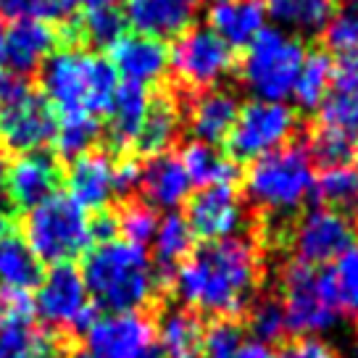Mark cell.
I'll return each instance as SVG.
<instances>
[{"label": "cell", "instance_id": "21", "mask_svg": "<svg viewBox=\"0 0 358 358\" xmlns=\"http://www.w3.org/2000/svg\"><path fill=\"white\" fill-rule=\"evenodd\" d=\"M6 37V64L22 77L45 64L58 43L53 27L34 19H19L11 24Z\"/></svg>", "mask_w": 358, "mask_h": 358}, {"label": "cell", "instance_id": "13", "mask_svg": "<svg viewBox=\"0 0 358 358\" xmlns=\"http://www.w3.org/2000/svg\"><path fill=\"white\" fill-rule=\"evenodd\" d=\"M356 243V229L345 213L335 208H311L292 229V250L306 266L335 264Z\"/></svg>", "mask_w": 358, "mask_h": 358}, {"label": "cell", "instance_id": "12", "mask_svg": "<svg viewBox=\"0 0 358 358\" xmlns=\"http://www.w3.org/2000/svg\"><path fill=\"white\" fill-rule=\"evenodd\" d=\"M74 358H158L156 327L140 313H108L85 332Z\"/></svg>", "mask_w": 358, "mask_h": 358}, {"label": "cell", "instance_id": "33", "mask_svg": "<svg viewBox=\"0 0 358 358\" xmlns=\"http://www.w3.org/2000/svg\"><path fill=\"white\" fill-rule=\"evenodd\" d=\"M316 195L322 198L327 208L345 213L358 211V169L340 164V166H329L316 179Z\"/></svg>", "mask_w": 358, "mask_h": 358}, {"label": "cell", "instance_id": "41", "mask_svg": "<svg viewBox=\"0 0 358 358\" xmlns=\"http://www.w3.org/2000/svg\"><path fill=\"white\" fill-rule=\"evenodd\" d=\"M119 222V232H124V240L132 243V245H148L153 237H156L158 229V216L150 206H129L127 211L122 213Z\"/></svg>", "mask_w": 358, "mask_h": 358}, {"label": "cell", "instance_id": "25", "mask_svg": "<svg viewBox=\"0 0 358 358\" xmlns=\"http://www.w3.org/2000/svg\"><path fill=\"white\" fill-rule=\"evenodd\" d=\"M203 324L187 308L166 311L156 332L158 350L166 358H195L203 348Z\"/></svg>", "mask_w": 358, "mask_h": 358}, {"label": "cell", "instance_id": "20", "mask_svg": "<svg viewBox=\"0 0 358 358\" xmlns=\"http://www.w3.org/2000/svg\"><path fill=\"white\" fill-rule=\"evenodd\" d=\"M266 22L261 0H213L208 8V29L216 32L229 48H243L256 40Z\"/></svg>", "mask_w": 358, "mask_h": 358}, {"label": "cell", "instance_id": "37", "mask_svg": "<svg viewBox=\"0 0 358 358\" xmlns=\"http://www.w3.org/2000/svg\"><path fill=\"white\" fill-rule=\"evenodd\" d=\"M250 332L256 337V343L261 345H271V343H280L282 337L290 332L287 327V313H285V306L277 298H266V301H258L253 308H250Z\"/></svg>", "mask_w": 358, "mask_h": 358}, {"label": "cell", "instance_id": "3", "mask_svg": "<svg viewBox=\"0 0 358 358\" xmlns=\"http://www.w3.org/2000/svg\"><path fill=\"white\" fill-rule=\"evenodd\" d=\"M79 274L87 295L108 313H137L156 290L153 261L127 240H108L92 248Z\"/></svg>", "mask_w": 358, "mask_h": 358}, {"label": "cell", "instance_id": "35", "mask_svg": "<svg viewBox=\"0 0 358 358\" xmlns=\"http://www.w3.org/2000/svg\"><path fill=\"white\" fill-rule=\"evenodd\" d=\"M98 122L87 119V116H69V119H58L53 127V140H56V150L64 158H79L85 156L90 148L98 140Z\"/></svg>", "mask_w": 358, "mask_h": 358}, {"label": "cell", "instance_id": "15", "mask_svg": "<svg viewBox=\"0 0 358 358\" xmlns=\"http://www.w3.org/2000/svg\"><path fill=\"white\" fill-rule=\"evenodd\" d=\"M111 66L124 77V85H156L169 71V48L158 37L124 32L111 45Z\"/></svg>", "mask_w": 358, "mask_h": 358}, {"label": "cell", "instance_id": "40", "mask_svg": "<svg viewBox=\"0 0 358 358\" xmlns=\"http://www.w3.org/2000/svg\"><path fill=\"white\" fill-rule=\"evenodd\" d=\"M356 140L358 137H350L345 132H335V129L319 127L311 140V158H316L319 164H324L327 169L348 164V158L356 153Z\"/></svg>", "mask_w": 358, "mask_h": 358}, {"label": "cell", "instance_id": "30", "mask_svg": "<svg viewBox=\"0 0 358 358\" xmlns=\"http://www.w3.org/2000/svg\"><path fill=\"white\" fill-rule=\"evenodd\" d=\"M337 0H266V8L280 29L319 32L335 11Z\"/></svg>", "mask_w": 358, "mask_h": 358}, {"label": "cell", "instance_id": "49", "mask_svg": "<svg viewBox=\"0 0 358 358\" xmlns=\"http://www.w3.org/2000/svg\"><path fill=\"white\" fill-rule=\"evenodd\" d=\"M345 356H348V358H358V329L353 332V337H350V343H348Z\"/></svg>", "mask_w": 358, "mask_h": 358}, {"label": "cell", "instance_id": "8", "mask_svg": "<svg viewBox=\"0 0 358 358\" xmlns=\"http://www.w3.org/2000/svg\"><path fill=\"white\" fill-rule=\"evenodd\" d=\"M53 127L56 122L43 95L19 77H0V137L6 145L32 153L53 137Z\"/></svg>", "mask_w": 358, "mask_h": 358}, {"label": "cell", "instance_id": "4", "mask_svg": "<svg viewBox=\"0 0 358 358\" xmlns=\"http://www.w3.org/2000/svg\"><path fill=\"white\" fill-rule=\"evenodd\" d=\"M316 190L313 158L303 145H285L253 161L245 174V192L261 211L292 213Z\"/></svg>", "mask_w": 358, "mask_h": 358}, {"label": "cell", "instance_id": "19", "mask_svg": "<svg viewBox=\"0 0 358 358\" xmlns=\"http://www.w3.org/2000/svg\"><path fill=\"white\" fill-rule=\"evenodd\" d=\"M113 164L106 153H85L71 161L66 174L69 198L77 201L85 211H103L108 201L116 195V185H113Z\"/></svg>", "mask_w": 358, "mask_h": 358}, {"label": "cell", "instance_id": "50", "mask_svg": "<svg viewBox=\"0 0 358 358\" xmlns=\"http://www.w3.org/2000/svg\"><path fill=\"white\" fill-rule=\"evenodd\" d=\"M3 69H6V37L0 34V77H3Z\"/></svg>", "mask_w": 358, "mask_h": 358}, {"label": "cell", "instance_id": "17", "mask_svg": "<svg viewBox=\"0 0 358 358\" xmlns=\"http://www.w3.org/2000/svg\"><path fill=\"white\" fill-rule=\"evenodd\" d=\"M201 11V0H127L124 19L148 37H177L187 32Z\"/></svg>", "mask_w": 358, "mask_h": 358}, {"label": "cell", "instance_id": "11", "mask_svg": "<svg viewBox=\"0 0 358 358\" xmlns=\"http://www.w3.org/2000/svg\"><path fill=\"white\" fill-rule=\"evenodd\" d=\"M169 66L187 87H216L232 66V48L208 27H192L169 50Z\"/></svg>", "mask_w": 358, "mask_h": 358}, {"label": "cell", "instance_id": "51", "mask_svg": "<svg viewBox=\"0 0 358 358\" xmlns=\"http://www.w3.org/2000/svg\"><path fill=\"white\" fill-rule=\"evenodd\" d=\"M3 185H6V164H3V158H0V190H3Z\"/></svg>", "mask_w": 358, "mask_h": 358}, {"label": "cell", "instance_id": "22", "mask_svg": "<svg viewBox=\"0 0 358 358\" xmlns=\"http://www.w3.org/2000/svg\"><path fill=\"white\" fill-rule=\"evenodd\" d=\"M40 282V261L27 240L16 235L13 224L0 216V287L27 292Z\"/></svg>", "mask_w": 358, "mask_h": 358}, {"label": "cell", "instance_id": "43", "mask_svg": "<svg viewBox=\"0 0 358 358\" xmlns=\"http://www.w3.org/2000/svg\"><path fill=\"white\" fill-rule=\"evenodd\" d=\"M32 301L22 290H3L0 287V322L8 319H29L32 316Z\"/></svg>", "mask_w": 358, "mask_h": 358}, {"label": "cell", "instance_id": "32", "mask_svg": "<svg viewBox=\"0 0 358 358\" xmlns=\"http://www.w3.org/2000/svg\"><path fill=\"white\" fill-rule=\"evenodd\" d=\"M192 245V229L177 213H169L164 222H158L156 237H153V248H156V264L158 274L166 280L171 271H177L179 261L190 253Z\"/></svg>", "mask_w": 358, "mask_h": 358}, {"label": "cell", "instance_id": "39", "mask_svg": "<svg viewBox=\"0 0 358 358\" xmlns=\"http://www.w3.org/2000/svg\"><path fill=\"white\" fill-rule=\"evenodd\" d=\"M74 0H3V13L19 19H34V22H61L74 16Z\"/></svg>", "mask_w": 358, "mask_h": 358}, {"label": "cell", "instance_id": "42", "mask_svg": "<svg viewBox=\"0 0 358 358\" xmlns=\"http://www.w3.org/2000/svg\"><path fill=\"white\" fill-rule=\"evenodd\" d=\"M243 343V329L232 322H219L203 335V350L208 358H232Z\"/></svg>", "mask_w": 358, "mask_h": 358}, {"label": "cell", "instance_id": "27", "mask_svg": "<svg viewBox=\"0 0 358 358\" xmlns=\"http://www.w3.org/2000/svg\"><path fill=\"white\" fill-rule=\"evenodd\" d=\"M177 132H179L177 103L171 101V98H166V95H161V98L150 101V106H148L145 122L140 127L134 148L150 158L161 156L177 140Z\"/></svg>", "mask_w": 358, "mask_h": 358}, {"label": "cell", "instance_id": "31", "mask_svg": "<svg viewBox=\"0 0 358 358\" xmlns=\"http://www.w3.org/2000/svg\"><path fill=\"white\" fill-rule=\"evenodd\" d=\"M332 77H335V64L327 53L306 56L301 74H298V82L292 87L295 103L306 111H316L327 101L329 90H332Z\"/></svg>", "mask_w": 358, "mask_h": 358}, {"label": "cell", "instance_id": "18", "mask_svg": "<svg viewBox=\"0 0 358 358\" xmlns=\"http://www.w3.org/2000/svg\"><path fill=\"white\" fill-rule=\"evenodd\" d=\"M190 174L182 164V158L171 153L153 156L140 169V190L150 208L174 211L190 198Z\"/></svg>", "mask_w": 358, "mask_h": 358}, {"label": "cell", "instance_id": "24", "mask_svg": "<svg viewBox=\"0 0 358 358\" xmlns=\"http://www.w3.org/2000/svg\"><path fill=\"white\" fill-rule=\"evenodd\" d=\"M150 98L145 95V87L137 85H119L108 106V137L116 148L134 145L140 127L145 122Z\"/></svg>", "mask_w": 358, "mask_h": 358}, {"label": "cell", "instance_id": "47", "mask_svg": "<svg viewBox=\"0 0 358 358\" xmlns=\"http://www.w3.org/2000/svg\"><path fill=\"white\" fill-rule=\"evenodd\" d=\"M232 358H280V356H274L271 350H268V345H261V343H243L240 345V350H237Z\"/></svg>", "mask_w": 358, "mask_h": 358}, {"label": "cell", "instance_id": "16", "mask_svg": "<svg viewBox=\"0 0 358 358\" xmlns=\"http://www.w3.org/2000/svg\"><path fill=\"white\" fill-rule=\"evenodd\" d=\"M61 182V166L50 153L32 150L16 158L6 174V190L16 208H34L56 195Z\"/></svg>", "mask_w": 358, "mask_h": 358}, {"label": "cell", "instance_id": "1", "mask_svg": "<svg viewBox=\"0 0 358 358\" xmlns=\"http://www.w3.org/2000/svg\"><path fill=\"white\" fill-rule=\"evenodd\" d=\"M261 264L256 245L229 237L198 248L174 271L177 295L190 308L211 316H237L253 301Z\"/></svg>", "mask_w": 358, "mask_h": 358}, {"label": "cell", "instance_id": "2", "mask_svg": "<svg viewBox=\"0 0 358 358\" xmlns=\"http://www.w3.org/2000/svg\"><path fill=\"white\" fill-rule=\"evenodd\" d=\"M40 85L48 108H53L58 119H95L108 111L119 87L111 61L79 48H66L48 58L40 71Z\"/></svg>", "mask_w": 358, "mask_h": 358}, {"label": "cell", "instance_id": "14", "mask_svg": "<svg viewBox=\"0 0 358 358\" xmlns=\"http://www.w3.org/2000/svg\"><path fill=\"white\" fill-rule=\"evenodd\" d=\"M192 235L203 240H229L245 224V208L232 187H203L187 201V219Z\"/></svg>", "mask_w": 358, "mask_h": 358}, {"label": "cell", "instance_id": "36", "mask_svg": "<svg viewBox=\"0 0 358 358\" xmlns=\"http://www.w3.org/2000/svg\"><path fill=\"white\" fill-rule=\"evenodd\" d=\"M327 274L332 282L340 311L348 316H358V243L348 248Z\"/></svg>", "mask_w": 358, "mask_h": 358}, {"label": "cell", "instance_id": "9", "mask_svg": "<svg viewBox=\"0 0 358 358\" xmlns=\"http://www.w3.org/2000/svg\"><path fill=\"white\" fill-rule=\"evenodd\" d=\"M298 127L295 111L280 101H250L237 113L227 150L232 161H256L287 145Z\"/></svg>", "mask_w": 358, "mask_h": 358}, {"label": "cell", "instance_id": "38", "mask_svg": "<svg viewBox=\"0 0 358 358\" xmlns=\"http://www.w3.org/2000/svg\"><path fill=\"white\" fill-rule=\"evenodd\" d=\"M322 127L358 137V95L329 90L327 101L322 103Z\"/></svg>", "mask_w": 358, "mask_h": 358}, {"label": "cell", "instance_id": "23", "mask_svg": "<svg viewBox=\"0 0 358 358\" xmlns=\"http://www.w3.org/2000/svg\"><path fill=\"white\" fill-rule=\"evenodd\" d=\"M240 106L237 98L227 90H208L195 98L190 111V129L198 143H222L232 132Z\"/></svg>", "mask_w": 358, "mask_h": 358}, {"label": "cell", "instance_id": "5", "mask_svg": "<svg viewBox=\"0 0 358 358\" xmlns=\"http://www.w3.org/2000/svg\"><path fill=\"white\" fill-rule=\"evenodd\" d=\"M306 45L287 29H261L243 58V85L256 101H285L292 95L306 61Z\"/></svg>", "mask_w": 358, "mask_h": 358}, {"label": "cell", "instance_id": "7", "mask_svg": "<svg viewBox=\"0 0 358 358\" xmlns=\"http://www.w3.org/2000/svg\"><path fill=\"white\" fill-rule=\"evenodd\" d=\"M285 290V313L287 327L298 335H327L340 324V306H337L335 290L327 271H319L316 266H306L295 261L285 268L282 277Z\"/></svg>", "mask_w": 358, "mask_h": 358}, {"label": "cell", "instance_id": "34", "mask_svg": "<svg viewBox=\"0 0 358 358\" xmlns=\"http://www.w3.org/2000/svg\"><path fill=\"white\" fill-rule=\"evenodd\" d=\"M324 40L337 58H358V0H337L324 24Z\"/></svg>", "mask_w": 358, "mask_h": 358}, {"label": "cell", "instance_id": "44", "mask_svg": "<svg viewBox=\"0 0 358 358\" xmlns=\"http://www.w3.org/2000/svg\"><path fill=\"white\" fill-rule=\"evenodd\" d=\"M280 358H337V356L324 340H319V337H306V340L287 348Z\"/></svg>", "mask_w": 358, "mask_h": 358}, {"label": "cell", "instance_id": "46", "mask_svg": "<svg viewBox=\"0 0 358 358\" xmlns=\"http://www.w3.org/2000/svg\"><path fill=\"white\" fill-rule=\"evenodd\" d=\"M116 232H119V222L111 213H101L98 219H92V240L108 243V240H113Z\"/></svg>", "mask_w": 358, "mask_h": 358}, {"label": "cell", "instance_id": "45", "mask_svg": "<svg viewBox=\"0 0 358 358\" xmlns=\"http://www.w3.org/2000/svg\"><path fill=\"white\" fill-rule=\"evenodd\" d=\"M140 169L134 161H122L113 169V185H116V195H127L140 187Z\"/></svg>", "mask_w": 358, "mask_h": 358}, {"label": "cell", "instance_id": "48", "mask_svg": "<svg viewBox=\"0 0 358 358\" xmlns=\"http://www.w3.org/2000/svg\"><path fill=\"white\" fill-rule=\"evenodd\" d=\"M74 3H85L87 8H103V6H116V0H74Z\"/></svg>", "mask_w": 358, "mask_h": 358}, {"label": "cell", "instance_id": "26", "mask_svg": "<svg viewBox=\"0 0 358 358\" xmlns=\"http://www.w3.org/2000/svg\"><path fill=\"white\" fill-rule=\"evenodd\" d=\"M0 358H58V343L53 335L29 319L0 322Z\"/></svg>", "mask_w": 358, "mask_h": 358}, {"label": "cell", "instance_id": "10", "mask_svg": "<svg viewBox=\"0 0 358 358\" xmlns=\"http://www.w3.org/2000/svg\"><path fill=\"white\" fill-rule=\"evenodd\" d=\"M87 287L85 280L71 264H58L37 282V298L34 308L37 316L50 327H66L74 332H87L95 324V311L87 303Z\"/></svg>", "mask_w": 358, "mask_h": 358}, {"label": "cell", "instance_id": "28", "mask_svg": "<svg viewBox=\"0 0 358 358\" xmlns=\"http://www.w3.org/2000/svg\"><path fill=\"white\" fill-rule=\"evenodd\" d=\"M182 164L190 174L192 185L203 187H232V182L237 179V166L232 158H227L219 153L208 143H190L182 153Z\"/></svg>", "mask_w": 358, "mask_h": 358}, {"label": "cell", "instance_id": "29", "mask_svg": "<svg viewBox=\"0 0 358 358\" xmlns=\"http://www.w3.org/2000/svg\"><path fill=\"white\" fill-rule=\"evenodd\" d=\"M127 29V19L116 6L87 8L82 16H71L66 37L71 43H90L98 48H111Z\"/></svg>", "mask_w": 358, "mask_h": 358}, {"label": "cell", "instance_id": "6", "mask_svg": "<svg viewBox=\"0 0 358 358\" xmlns=\"http://www.w3.org/2000/svg\"><path fill=\"white\" fill-rule=\"evenodd\" d=\"M27 245L37 261L69 264L92 243V219L69 195H50L27 213Z\"/></svg>", "mask_w": 358, "mask_h": 358}]
</instances>
